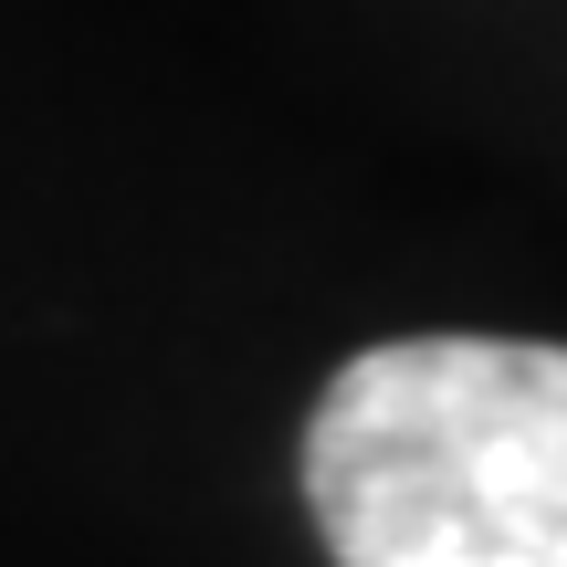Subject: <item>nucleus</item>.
I'll return each mask as SVG.
<instances>
[{
  "label": "nucleus",
  "instance_id": "obj_1",
  "mask_svg": "<svg viewBox=\"0 0 567 567\" xmlns=\"http://www.w3.org/2000/svg\"><path fill=\"white\" fill-rule=\"evenodd\" d=\"M337 567H567V347L389 337L305 421Z\"/></svg>",
  "mask_w": 567,
  "mask_h": 567
}]
</instances>
